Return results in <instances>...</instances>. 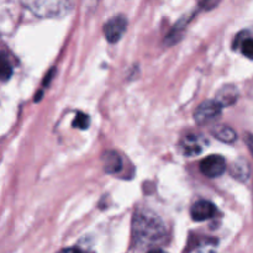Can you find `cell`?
<instances>
[{"mask_svg": "<svg viewBox=\"0 0 253 253\" xmlns=\"http://www.w3.org/2000/svg\"><path fill=\"white\" fill-rule=\"evenodd\" d=\"M132 236L135 244L141 249L158 250V246L167 240V227L153 212L138 211L132 220Z\"/></svg>", "mask_w": 253, "mask_h": 253, "instance_id": "1", "label": "cell"}, {"mask_svg": "<svg viewBox=\"0 0 253 253\" xmlns=\"http://www.w3.org/2000/svg\"><path fill=\"white\" fill-rule=\"evenodd\" d=\"M27 10L41 19H58L69 12L71 0H21Z\"/></svg>", "mask_w": 253, "mask_h": 253, "instance_id": "2", "label": "cell"}, {"mask_svg": "<svg viewBox=\"0 0 253 253\" xmlns=\"http://www.w3.org/2000/svg\"><path fill=\"white\" fill-rule=\"evenodd\" d=\"M224 106L216 100V99H210L205 100L198 106L194 113V120L198 125H208L216 120L220 115Z\"/></svg>", "mask_w": 253, "mask_h": 253, "instance_id": "3", "label": "cell"}, {"mask_svg": "<svg viewBox=\"0 0 253 253\" xmlns=\"http://www.w3.org/2000/svg\"><path fill=\"white\" fill-rule=\"evenodd\" d=\"M200 172L208 178H217L226 170V161L222 156L211 155L200 162Z\"/></svg>", "mask_w": 253, "mask_h": 253, "instance_id": "4", "label": "cell"}, {"mask_svg": "<svg viewBox=\"0 0 253 253\" xmlns=\"http://www.w3.org/2000/svg\"><path fill=\"white\" fill-rule=\"evenodd\" d=\"M208 140L202 135H187L182 138L179 143L180 152L184 156L192 157V156H197L202 153L208 146Z\"/></svg>", "mask_w": 253, "mask_h": 253, "instance_id": "5", "label": "cell"}, {"mask_svg": "<svg viewBox=\"0 0 253 253\" xmlns=\"http://www.w3.org/2000/svg\"><path fill=\"white\" fill-rule=\"evenodd\" d=\"M126 27H127V20H126L125 16H123V15L114 16L104 26V34H105L106 40L110 43L119 42L121 37H123V35L125 34Z\"/></svg>", "mask_w": 253, "mask_h": 253, "instance_id": "6", "label": "cell"}, {"mask_svg": "<svg viewBox=\"0 0 253 253\" xmlns=\"http://www.w3.org/2000/svg\"><path fill=\"white\" fill-rule=\"evenodd\" d=\"M217 210L212 203L208 200H199L190 208V215L194 221H205L216 215Z\"/></svg>", "mask_w": 253, "mask_h": 253, "instance_id": "7", "label": "cell"}, {"mask_svg": "<svg viewBox=\"0 0 253 253\" xmlns=\"http://www.w3.org/2000/svg\"><path fill=\"white\" fill-rule=\"evenodd\" d=\"M103 163L104 170L109 174H116L123 169V160L115 151H109V152L104 153Z\"/></svg>", "mask_w": 253, "mask_h": 253, "instance_id": "8", "label": "cell"}, {"mask_svg": "<svg viewBox=\"0 0 253 253\" xmlns=\"http://www.w3.org/2000/svg\"><path fill=\"white\" fill-rule=\"evenodd\" d=\"M211 135L225 143H232L237 138V133L226 125H215L211 128Z\"/></svg>", "mask_w": 253, "mask_h": 253, "instance_id": "9", "label": "cell"}, {"mask_svg": "<svg viewBox=\"0 0 253 253\" xmlns=\"http://www.w3.org/2000/svg\"><path fill=\"white\" fill-rule=\"evenodd\" d=\"M230 173L235 179L240 180V182H245L249 179L250 177V166L245 160L240 158V160L235 161L230 167Z\"/></svg>", "mask_w": 253, "mask_h": 253, "instance_id": "10", "label": "cell"}, {"mask_svg": "<svg viewBox=\"0 0 253 253\" xmlns=\"http://www.w3.org/2000/svg\"><path fill=\"white\" fill-rule=\"evenodd\" d=\"M216 99L222 106H231L237 100V90L232 85H226L220 89L216 94Z\"/></svg>", "mask_w": 253, "mask_h": 253, "instance_id": "11", "label": "cell"}, {"mask_svg": "<svg viewBox=\"0 0 253 253\" xmlns=\"http://www.w3.org/2000/svg\"><path fill=\"white\" fill-rule=\"evenodd\" d=\"M12 74V67L10 64L9 59L2 54L1 56V61H0V77H1V81L7 82L10 78H11Z\"/></svg>", "mask_w": 253, "mask_h": 253, "instance_id": "12", "label": "cell"}, {"mask_svg": "<svg viewBox=\"0 0 253 253\" xmlns=\"http://www.w3.org/2000/svg\"><path fill=\"white\" fill-rule=\"evenodd\" d=\"M89 118L83 113H78L77 116L74 118L73 123H72V126L76 128H79V130H85V128L89 127Z\"/></svg>", "mask_w": 253, "mask_h": 253, "instance_id": "13", "label": "cell"}, {"mask_svg": "<svg viewBox=\"0 0 253 253\" xmlns=\"http://www.w3.org/2000/svg\"><path fill=\"white\" fill-rule=\"evenodd\" d=\"M241 51L245 57L253 59V39H246L241 43Z\"/></svg>", "mask_w": 253, "mask_h": 253, "instance_id": "14", "label": "cell"}, {"mask_svg": "<svg viewBox=\"0 0 253 253\" xmlns=\"http://www.w3.org/2000/svg\"><path fill=\"white\" fill-rule=\"evenodd\" d=\"M221 2V0H204L202 2V9L204 10H212Z\"/></svg>", "mask_w": 253, "mask_h": 253, "instance_id": "15", "label": "cell"}, {"mask_svg": "<svg viewBox=\"0 0 253 253\" xmlns=\"http://www.w3.org/2000/svg\"><path fill=\"white\" fill-rule=\"evenodd\" d=\"M246 142H247V145H249L251 152L253 153V136L252 135H247L246 136Z\"/></svg>", "mask_w": 253, "mask_h": 253, "instance_id": "16", "label": "cell"}]
</instances>
